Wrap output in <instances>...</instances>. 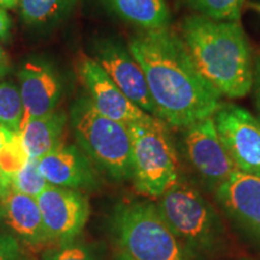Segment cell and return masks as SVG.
<instances>
[{"instance_id":"1","label":"cell","mask_w":260,"mask_h":260,"mask_svg":"<svg viewBox=\"0 0 260 260\" xmlns=\"http://www.w3.org/2000/svg\"><path fill=\"white\" fill-rule=\"evenodd\" d=\"M128 50L144 70L155 116L168 125L184 129L218 110L222 95L201 76L180 34L142 31Z\"/></svg>"},{"instance_id":"2","label":"cell","mask_w":260,"mask_h":260,"mask_svg":"<svg viewBox=\"0 0 260 260\" xmlns=\"http://www.w3.org/2000/svg\"><path fill=\"white\" fill-rule=\"evenodd\" d=\"M180 37L201 76L220 95L237 99L251 92L254 64L239 21L188 16L181 23Z\"/></svg>"},{"instance_id":"3","label":"cell","mask_w":260,"mask_h":260,"mask_svg":"<svg viewBox=\"0 0 260 260\" xmlns=\"http://www.w3.org/2000/svg\"><path fill=\"white\" fill-rule=\"evenodd\" d=\"M109 226L116 245L133 260H188V255L157 205L146 201L118 204Z\"/></svg>"},{"instance_id":"4","label":"cell","mask_w":260,"mask_h":260,"mask_svg":"<svg viewBox=\"0 0 260 260\" xmlns=\"http://www.w3.org/2000/svg\"><path fill=\"white\" fill-rule=\"evenodd\" d=\"M70 123L77 144L100 170L116 181L133 178L128 126L102 115L89 98H80L74 103Z\"/></svg>"},{"instance_id":"5","label":"cell","mask_w":260,"mask_h":260,"mask_svg":"<svg viewBox=\"0 0 260 260\" xmlns=\"http://www.w3.org/2000/svg\"><path fill=\"white\" fill-rule=\"evenodd\" d=\"M157 207L187 255L203 259L219 251L224 241L222 220L194 187L177 182L159 198Z\"/></svg>"},{"instance_id":"6","label":"cell","mask_w":260,"mask_h":260,"mask_svg":"<svg viewBox=\"0 0 260 260\" xmlns=\"http://www.w3.org/2000/svg\"><path fill=\"white\" fill-rule=\"evenodd\" d=\"M132 139L133 180L139 191L159 199L180 177V161L168 124L148 115L128 125Z\"/></svg>"},{"instance_id":"7","label":"cell","mask_w":260,"mask_h":260,"mask_svg":"<svg viewBox=\"0 0 260 260\" xmlns=\"http://www.w3.org/2000/svg\"><path fill=\"white\" fill-rule=\"evenodd\" d=\"M220 141L239 170L260 175V121L235 104H220L212 116Z\"/></svg>"},{"instance_id":"8","label":"cell","mask_w":260,"mask_h":260,"mask_svg":"<svg viewBox=\"0 0 260 260\" xmlns=\"http://www.w3.org/2000/svg\"><path fill=\"white\" fill-rule=\"evenodd\" d=\"M183 147L191 167L214 188L239 170L220 141L212 117L183 129Z\"/></svg>"},{"instance_id":"9","label":"cell","mask_w":260,"mask_h":260,"mask_svg":"<svg viewBox=\"0 0 260 260\" xmlns=\"http://www.w3.org/2000/svg\"><path fill=\"white\" fill-rule=\"evenodd\" d=\"M51 241L63 243L76 240L89 218V203L80 190L48 186L37 198Z\"/></svg>"},{"instance_id":"10","label":"cell","mask_w":260,"mask_h":260,"mask_svg":"<svg viewBox=\"0 0 260 260\" xmlns=\"http://www.w3.org/2000/svg\"><path fill=\"white\" fill-rule=\"evenodd\" d=\"M94 60L136 106L148 115H157L144 70L128 48L117 41L103 39L95 42Z\"/></svg>"},{"instance_id":"11","label":"cell","mask_w":260,"mask_h":260,"mask_svg":"<svg viewBox=\"0 0 260 260\" xmlns=\"http://www.w3.org/2000/svg\"><path fill=\"white\" fill-rule=\"evenodd\" d=\"M79 75L89 100L102 115L126 126L148 116L122 93L93 58H81Z\"/></svg>"},{"instance_id":"12","label":"cell","mask_w":260,"mask_h":260,"mask_svg":"<svg viewBox=\"0 0 260 260\" xmlns=\"http://www.w3.org/2000/svg\"><path fill=\"white\" fill-rule=\"evenodd\" d=\"M216 197L228 216L260 242V175L236 170L216 188Z\"/></svg>"},{"instance_id":"13","label":"cell","mask_w":260,"mask_h":260,"mask_svg":"<svg viewBox=\"0 0 260 260\" xmlns=\"http://www.w3.org/2000/svg\"><path fill=\"white\" fill-rule=\"evenodd\" d=\"M18 81L24 109L23 123L56 111L63 84L51 65L41 60L25 61L18 73Z\"/></svg>"},{"instance_id":"14","label":"cell","mask_w":260,"mask_h":260,"mask_svg":"<svg viewBox=\"0 0 260 260\" xmlns=\"http://www.w3.org/2000/svg\"><path fill=\"white\" fill-rule=\"evenodd\" d=\"M39 168L51 186L80 191L98 186L92 160L76 146H58L39 159Z\"/></svg>"},{"instance_id":"15","label":"cell","mask_w":260,"mask_h":260,"mask_svg":"<svg viewBox=\"0 0 260 260\" xmlns=\"http://www.w3.org/2000/svg\"><path fill=\"white\" fill-rule=\"evenodd\" d=\"M0 223L25 245L39 247L52 242L38 200L12 188L0 198Z\"/></svg>"},{"instance_id":"16","label":"cell","mask_w":260,"mask_h":260,"mask_svg":"<svg viewBox=\"0 0 260 260\" xmlns=\"http://www.w3.org/2000/svg\"><path fill=\"white\" fill-rule=\"evenodd\" d=\"M65 124L67 115L61 111H53L24 122L19 134L28 157L40 159L60 146Z\"/></svg>"},{"instance_id":"17","label":"cell","mask_w":260,"mask_h":260,"mask_svg":"<svg viewBox=\"0 0 260 260\" xmlns=\"http://www.w3.org/2000/svg\"><path fill=\"white\" fill-rule=\"evenodd\" d=\"M115 14L144 31L167 29L170 25V10L165 0H105Z\"/></svg>"},{"instance_id":"18","label":"cell","mask_w":260,"mask_h":260,"mask_svg":"<svg viewBox=\"0 0 260 260\" xmlns=\"http://www.w3.org/2000/svg\"><path fill=\"white\" fill-rule=\"evenodd\" d=\"M77 0H19L22 18L32 25L48 24L64 17Z\"/></svg>"},{"instance_id":"19","label":"cell","mask_w":260,"mask_h":260,"mask_svg":"<svg viewBox=\"0 0 260 260\" xmlns=\"http://www.w3.org/2000/svg\"><path fill=\"white\" fill-rule=\"evenodd\" d=\"M24 109L19 88L12 82H0V125L21 132Z\"/></svg>"},{"instance_id":"20","label":"cell","mask_w":260,"mask_h":260,"mask_svg":"<svg viewBox=\"0 0 260 260\" xmlns=\"http://www.w3.org/2000/svg\"><path fill=\"white\" fill-rule=\"evenodd\" d=\"M246 0H184V3L203 17L214 21H239Z\"/></svg>"},{"instance_id":"21","label":"cell","mask_w":260,"mask_h":260,"mask_svg":"<svg viewBox=\"0 0 260 260\" xmlns=\"http://www.w3.org/2000/svg\"><path fill=\"white\" fill-rule=\"evenodd\" d=\"M11 183L12 189L35 198V199L44 191L45 188L50 186L39 168V159L32 158H29L24 167L16 172Z\"/></svg>"},{"instance_id":"22","label":"cell","mask_w":260,"mask_h":260,"mask_svg":"<svg viewBox=\"0 0 260 260\" xmlns=\"http://www.w3.org/2000/svg\"><path fill=\"white\" fill-rule=\"evenodd\" d=\"M29 157L22 144L21 134L19 132H16L14 138L0 152V170L12 180L16 172L24 167Z\"/></svg>"},{"instance_id":"23","label":"cell","mask_w":260,"mask_h":260,"mask_svg":"<svg viewBox=\"0 0 260 260\" xmlns=\"http://www.w3.org/2000/svg\"><path fill=\"white\" fill-rule=\"evenodd\" d=\"M42 260H98L93 252L76 240L56 243L42 253Z\"/></svg>"},{"instance_id":"24","label":"cell","mask_w":260,"mask_h":260,"mask_svg":"<svg viewBox=\"0 0 260 260\" xmlns=\"http://www.w3.org/2000/svg\"><path fill=\"white\" fill-rule=\"evenodd\" d=\"M0 260H31L23 246L0 223Z\"/></svg>"},{"instance_id":"25","label":"cell","mask_w":260,"mask_h":260,"mask_svg":"<svg viewBox=\"0 0 260 260\" xmlns=\"http://www.w3.org/2000/svg\"><path fill=\"white\" fill-rule=\"evenodd\" d=\"M253 95H254V104L256 112H258V118L260 121V56L255 59L254 71H253Z\"/></svg>"},{"instance_id":"26","label":"cell","mask_w":260,"mask_h":260,"mask_svg":"<svg viewBox=\"0 0 260 260\" xmlns=\"http://www.w3.org/2000/svg\"><path fill=\"white\" fill-rule=\"evenodd\" d=\"M11 30V19L6 14L5 9L0 8V40H6Z\"/></svg>"},{"instance_id":"27","label":"cell","mask_w":260,"mask_h":260,"mask_svg":"<svg viewBox=\"0 0 260 260\" xmlns=\"http://www.w3.org/2000/svg\"><path fill=\"white\" fill-rule=\"evenodd\" d=\"M15 133L16 132H12V130L6 128V126L0 125V152H2V149L5 147V145L8 144L10 140L14 138Z\"/></svg>"},{"instance_id":"28","label":"cell","mask_w":260,"mask_h":260,"mask_svg":"<svg viewBox=\"0 0 260 260\" xmlns=\"http://www.w3.org/2000/svg\"><path fill=\"white\" fill-rule=\"evenodd\" d=\"M11 188H12L11 178L0 170V198L4 197V195L11 189Z\"/></svg>"},{"instance_id":"29","label":"cell","mask_w":260,"mask_h":260,"mask_svg":"<svg viewBox=\"0 0 260 260\" xmlns=\"http://www.w3.org/2000/svg\"><path fill=\"white\" fill-rule=\"evenodd\" d=\"M19 4V0H0V8L15 9Z\"/></svg>"},{"instance_id":"30","label":"cell","mask_w":260,"mask_h":260,"mask_svg":"<svg viewBox=\"0 0 260 260\" xmlns=\"http://www.w3.org/2000/svg\"><path fill=\"white\" fill-rule=\"evenodd\" d=\"M10 71L9 61H0V80L5 77V75Z\"/></svg>"},{"instance_id":"31","label":"cell","mask_w":260,"mask_h":260,"mask_svg":"<svg viewBox=\"0 0 260 260\" xmlns=\"http://www.w3.org/2000/svg\"><path fill=\"white\" fill-rule=\"evenodd\" d=\"M0 61H9L8 57H6V53L3 50V47L0 46Z\"/></svg>"},{"instance_id":"32","label":"cell","mask_w":260,"mask_h":260,"mask_svg":"<svg viewBox=\"0 0 260 260\" xmlns=\"http://www.w3.org/2000/svg\"><path fill=\"white\" fill-rule=\"evenodd\" d=\"M116 260H133V259H132V258H129L128 255L123 254V253H122V254H119L118 256H117Z\"/></svg>"},{"instance_id":"33","label":"cell","mask_w":260,"mask_h":260,"mask_svg":"<svg viewBox=\"0 0 260 260\" xmlns=\"http://www.w3.org/2000/svg\"><path fill=\"white\" fill-rule=\"evenodd\" d=\"M256 8H258L259 11H260V0H258V5H256Z\"/></svg>"},{"instance_id":"34","label":"cell","mask_w":260,"mask_h":260,"mask_svg":"<svg viewBox=\"0 0 260 260\" xmlns=\"http://www.w3.org/2000/svg\"><path fill=\"white\" fill-rule=\"evenodd\" d=\"M240 260H252V259H248V258H243V259H240Z\"/></svg>"}]
</instances>
